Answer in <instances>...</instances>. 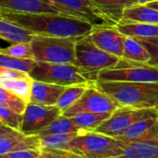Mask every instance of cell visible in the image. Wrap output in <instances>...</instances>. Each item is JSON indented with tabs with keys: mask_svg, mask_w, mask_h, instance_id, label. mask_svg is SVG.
<instances>
[{
	"mask_svg": "<svg viewBox=\"0 0 158 158\" xmlns=\"http://www.w3.org/2000/svg\"><path fill=\"white\" fill-rule=\"evenodd\" d=\"M0 19L35 35L81 38L89 35L94 29L89 22L60 13H29L0 9Z\"/></svg>",
	"mask_w": 158,
	"mask_h": 158,
	"instance_id": "cell-1",
	"label": "cell"
},
{
	"mask_svg": "<svg viewBox=\"0 0 158 158\" xmlns=\"http://www.w3.org/2000/svg\"><path fill=\"white\" fill-rule=\"evenodd\" d=\"M94 84L119 106L158 109V82L96 81Z\"/></svg>",
	"mask_w": 158,
	"mask_h": 158,
	"instance_id": "cell-2",
	"label": "cell"
},
{
	"mask_svg": "<svg viewBox=\"0 0 158 158\" xmlns=\"http://www.w3.org/2000/svg\"><path fill=\"white\" fill-rule=\"evenodd\" d=\"M34 81L60 84L64 86L86 84L92 85L97 81V73L85 70L74 64H56L35 62L29 72Z\"/></svg>",
	"mask_w": 158,
	"mask_h": 158,
	"instance_id": "cell-3",
	"label": "cell"
},
{
	"mask_svg": "<svg viewBox=\"0 0 158 158\" xmlns=\"http://www.w3.org/2000/svg\"><path fill=\"white\" fill-rule=\"evenodd\" d=\"M67 149L80 158H121L123 153L122 141L96 131L75 136Z\"/></svg>",
	"mask_w": 158,
	"mask_h": 158,
	"instance_id": "cell-4",
	"label": "cell"
},
{
	"mask_svg": "<svg viewBox=\"0 0 158 158\" xmlns=\"http://www.w3.org/2000/svg\"><path fill=\"white\" fill-rule=\"evenodd\" d=\"M79 39L34 35L30 42L33 60L35 62L74 64L75 46Z\"/></svg>",
	"mask_w": 158,
	"mask_h": 158,
	"instance_id": "cell-5",
	"label": "cell"
},
{
	"mask_svg": "<svg viewBox=\"0 0 158 158\" xmlns=\"http://www.w3.org/2000/svg\"><path fill=\"white\" fill-rule=\"evenodd\" d=\"M97 81L158 82V66L135 63L120 58L115 67L99 71Z\"/></svg>",
	"mask_w": 158,
	"mask_h": 158,
	"instance_id": "cell-6",
	"label": "cell"
},
{
	"mask_svg": "<svg viewBox=\"0 0 158 158\" xmlns=\"http://www.w3.org/2000/svg\"><path fill=\"white\" fill-rule=\"evenodd\" d=\"M119 59L95 45L89 35L80 38L76 43L74 65L85 70L98 74L101 70L115 67Z\"/></svg>",
	"mask_w": 158,
	"mask_h": 158,
	"instance_id": "cell-7",
	"label": "cell"
},
{
	"mask_svg": "<svg viewBox=\"0 0 158 158\" xmlns=\"http://www.w3.org/2000/svg\"><path fill=\"white\" fill-rule=\"evenodd\" d=\"M157 108H130L119 106L111 116L94 131L100 132L118 139L128 128L138 120L157 118Z\"/></svg>",
	"mask_w": 158,
	"mask_h": 158,
	"instance_id": "cell-8",
	"label": "cell"
},
{
	"mask_svg": "<svg viewBox=\"0 0 158 158\" xmlns=\"http://www.w3.org/2000/svg\"><path fill=\"white\" fill-rule=\"evenodd\" d=\"M63 15L73 17L92 24L94 28L116 26L91 0H47Z\"/></svg>",
	"mask_w": 158,
	"mask_h": 158,
	"instance_id": "cell-9",
	"label": "cell"
},
{
	"mask_svg": "<svg viewBox=\"0 0 158 158\" xmlns=\"http://www.w3.org/2000/svg\"><path fill=\"white\" fill-rule=\"evenodd\" d=\"M118 107L119 106L115 100L92 84L87 87L80 99L62 115L70 118L80 113L112 114Z\"/></svg>",
	"mask_w": 158,
	"mask_h": 158,
	"instance_id": "cell-10",
	"label": "cell"
},
{
	"mask_svg": "<svg viewBox=\"0 0 158 158\" xmlns=\"http://www.w3.org/2000/svg\"><path fill=\"white\" fill-rule=\"evenodd\" d=\"M60 115H62V111L56 106L28 103L22 113L19 131L25 135H37Z\"/></svg>",
	"mask_w": 158,
	"mask_h": 158,
	"instance_id": "cell-11",
	"label": "cell"
},
{
	"mask_svg": "<svg viewBox=\"0 0 158 158\" xmlns=\"http://www.w3.org/2000/svg\"><path fill=\"white\" fill-rule=\"evenodd\" d=\"M89 37L102 50L119 58L122 57L126 36L116 26L94 28L89 34Z\"/></svg>",
	"mask_w": 158,
	"mask_h": 158,
	"instance_id": "cell-12",
	"label": "cell"
},
{
	"mask_svg": "<svg viewBox=\"0 0 158 158\" xmlns=\"http://www.w3.org/2000/svg\"><path fill=\"white\" fill-rule=\"evenodd\" d=\"M67 86L32 80L30 102L44 106H56Z\"/></svg>",
	"mask_w": 158,
	"mask_h": 158,
	"instance_id": "cell-13",
	"label": "cell"
},
{
	"mask_svg": "<svg viewBox=\"0 0 158 158\" xmlns=\"http://www.w3.org/2000/svg\"><path fill=\"white\" fill-rule=\"evenodd\" d=\"M0 9L16 12L59 14L57 9L47 0H0Z\"/></svg>",
	"mask_w": 158,
	"mask_h": 158,
	"instance_id": "cell-14",
	"label": "cell"
},
{
	"mask_svg": "<svg viewBox=\"0 0 158 158\" xmlns=\"http://www.w3.org/2000/svg\"><path fill=\"white\" fill-rule=\"evenodd\" d=\"M40 138L37 135H25L20 131L0 136V157L12 151L24 148H39Z\"/></svg>",
	"mask_w": 158,
	"mask_h": 158,
	"instance_id": "cell-15",
	"label": "cell"
},
{
	"mask_svg": "<svg viewBox=\"0 0 158 158\" xmlns=\"http://www.w3.org/2000/svg\"><path fill=\"white\" fill-rule=\"evenodd\" d=\"M122 146L123 158H158V140L122 141Z\"/></svg>",
	"mask_w": 158,
	"mask_h": 158,
	"instance_id": "cell-16",
	"label": "cell"
},
{
	"mask_svg": "<svg viewBox=\"0 0 158 158\" xmlns=\"http://www.w3.org/2000/svg\"><path fill=\"white\" fill-rule=\"evenodd\" d=\"M119 22L158 24V10L147 5H133L124 10Z\"/></svg>",
	"mask_w": 158,
	"mask_h": 158,
	"instance_id": "cell-17",
	"label": "cell"
},
{
	"mask_svg": "<svg viewBox=\"0 0 158 158\" xmlns=\"http://www.w3.org/2000/svg\"><path fill=\"white\" fill-rule=\"evenodd\" d=\"M121 58L131 62L148 64L151 60V55L137 38L126 36Z\"/></svg>",
	"mask_w": 158,
	"mask_h": 158,
	"instance_id": "cell-18",
	"label": "cell"
},
{
	"mask_svg": "<svg viewBox=\"0 0 158 158\" xmlns=\"http://www.w3.org/2000/svg\"><path fill=\"white\" fill-rule=\"evenodd\" d=\"M116 28L125 36L135 38L158 37V24L142 22H119Z\"/></svg>",
	"mask_w": 158,
	"mask_h": 158,
	"instance_id": "cell-19",
	"label": "cell"
},
{
	"mask_svg": "<svg viewBox=\"0 0 158 158\" xmlns=\"http://www.w3.org/2000/svg\"><path fill=\"white\" fill-rule=\"evenodd\" d=\"M100 11L117 24L121 20L124 10L133 6L132 0H91Z\"/></svg>",
	"mask_w": 158,
	"mask_h": 158,
	"instance_id": "cell-20",
	"label": "cell"
},
{
	"mask_svg": "<svg viewBox=\"0 0 158 158\" xmlns=\"http://www.w3.org/2000/svg\"><path fill=\"white\" fill-rule=\"evenodd\" d=\"M86 131L77 125H75L70 118L65 117L63 115H60L58 118H56L49 126L42 130L40 132H38V137H44L48 135H54V134H67V133H77V134H84Z\"/></svg>",
	"mask_w": 158,
	"mask_h": 158,
	"instance_id": "cell-21",
	"label": "cell"
},
{
	"mask_svg": "<svg viewBox=\"0 0 158 158\" xmlns=\"http://www.w3.org/2000/svg\"><path fill=\"white\" fill-rule=\"evenodd\" d=\"M35 34L11 23L0 19V39L14 43H30Z\"/></svg>",
	"mask_w": 158,
	"mask_h": 158,
	"instance_id": "cell-22",
	"label": "cell"
},
{
	"mask_svg": "<svg viewBox=\"0 0 158 158\" xmlns=\"http://www.w3.org/2000/svg\"><path fill=\"white\" fill-rule=\"evenodd\" d=\"M158 120L157 118H149L138 120L128 128L118 139L121 141H138L146 138L151 129Z\"/></svg>",
	"mask_w": 158,
	"mask_h": 158,
	"instance_id": "cell-23",
	"label": "cell"
},
{
	"mask_svg": "<svg viewBox=\"0 0 158 158\" xmlns=\"http://www.w3.org/2000/svg\"><path fill=\"white\" fill-rule=\"evenodd\" d=\"M32 79H6L0 80V87L23 99L26 103L30 102Z\"/></svg>",
	"mask_w": 158,
	"mask_h": 158,
	"instance_id": "cell-24",
	"label": "cell"
},
{
	"mask_svg": "<svg viewBox=\"0 0 158 158\" xmlns=\"http://www.w3.org/2000/svg\"><path fill=\"white\" fill-rule=\"evenodd\" d=\"M111 114H96V113H80L70 117L72 122L86 131H94L105 120H106Z\"/></svg>",
	"mask_w": 158,
	"mask_h": 158,
	"instance_id": "cell-25",
	"label": "cell"
},
{
	"mask_svg": "<svg viewBox=\"0 0 158 158\" xmlns=\"http://www.w3.org/2000/svg\"><path fill=\"white\" fill-rule=\"evenodd\" d=\"M88 86L90 85L77 84L67 86L62 94L60 95V97L58 98L56 106H57L63 113L65 110H67L80 99V97L83 94Z\"/></svg>",
	"mask_w": 158,
	"mask_h": 158,
	"instance_id": "cell-26",
	"label": "cell"
},
{
	"mask_svg": "<svg viewBox=\"0 0 158 158\" xmlns=\"http://www.w3.org/2000/svg\"><path fill=\"white\" fill-rule=\"evenodd\" d=\"M80 135L77 133H67V134H54L40 138V150L41 152L51 150V149H67L69 141L75 136Z\"/></svg>",
	"mask_w": 158,
	"mask_h": 158,
	"instance_id": "cell-27",
	"label": "cell"
},
{
	"mask_svg": "<svg viewBox=\"0 0 158 158\" xmlns=\"http://www.w3.org/2000/svg\"><path fill=\"white\" fill-rule=\"evenodd\" d=\"M0 53L19 59H32L33 55L30 43H14L6 48H0Z\"/></svg>",
	"mask_w": 158,
	"mask_h": 158,
	"instance_id": "cell-28",
	"label": "cell"
},
{
	"mask_svg": "<svg viewBox=\"0 0 158 158\" xmlns=\"http://www.w3.org/2000/svg\"><path fill=\"white\" fill-rule=\"evenodd\" d=\"M27 104L28 103H26L23 99L18 97L17 95L0 87V105L1 106H6L19 114H22L26 108Z\"/></svg>",
	"mask_w": 158,
	"mask_h": 158,
	"instance_id": "cell-29",
	"label": "cell"
},
{
	"mask_svg": "<svg viewBox=\"0 0 158 158\" xmlns=\"http://www.w3.org/2000/svg\"><path fill=\"white\" fill-rule=\"evenodd\" d=\"M34 64L35 61L32 59H19L0 53V67L2 68L19 69L29 73Z\"/></svg>",
	"mask_w": 158,
	"mask_h": 158,
	"instance_id": "cell-30",
	"label": "cell"
},
{
	"mask_svg": "<svg viewBox=\"0 0 158 158\" xmlns=\"http://www.w3.org/2000/svg\"><path fill=\"white\" fill-rule=\"evenodd\" d=\"M0 121L2 124L19 131L22 121V114H19L6 106L0 105Z\"/></svg>",
	"mask_w": 158,
	"mask_h": 158,
	"instance_id": "cell-31",
	"label": "cell"
},
{
	"mask_svg": "<svg viewBox=\"0 0 158 158\" xmlns=\"http://www.w3.org/2000/svg\"><path fill=\"white\" fill-rule=\"evenodd\" d=\"M148 50L151 55L149 65L158 66V37L153 38H137Z\"/></svg>",
	"mask_w": 158,
	"mask_h": 158,
	"instance_id": "cell-32",
	"label": "cell"
},
{
	"mask_svg": "<svg viewBox=\"0 0 158 158\" xmlns=\"http://www.w3.org/2000/svg\"><path fill=\"white\" fill-rule=\"evenodd\" d=\"M41 150L37 148H24L7 153L1 158H41Z\"/></svg>",
	"mask_w": 158,
	"mask_h": 158,
	"instance_id": "cell-33",
	"label": "cell"
},
{
	"mask_svg": "<svg viewBox=\"0 0 158 158\" xmlns=\"http://www.w3.org/2000/svg\"><path fill=\"white\" fill-rule=\"evenodd\" d=\"M41 158H80L68 149H51L43 151Z\"/></svg>",
	"mask_w": 158,
	"mask_h": 158,
	"instance_id": "cell-34",
	"label": "cell"
},
{
	"mask_svg": "<svg viewBox=\"0 0 158 158\" xmlns=\"http://www.w3.org/2000/svg\"><path fill=\"white\" fill-rule=\"evenodd\" d=\"M29 73L13 69L2 68L0 67V80L6 79H29Z\"/></svg>",
	"mask_w": 158,
	"mask_h": 158,
	"instance_id": "cell-35",
	"label": "cell"
},
{
	"mask_svg": "<svg viewBox=\"0 0 158 158\" xmlns=\"http://www.w3.org/2000/svg\"><path fill=\"white\" fill-rule=\"evenodd\" d=\"M16 132H19L18 131L8 127V126H6L4 124H0V136L1 135H5V134H10V133H16Z\"/></svg>",
	"mask_w": 158,
	"mask_h": 158,
	"instance_id": "cell-36",
	"label": "cell"
},
{
	"mask_svg": "<svg viewBox=\"0 0 158 158\" xmlns=\"http://www.w3.org/2000/svg\"><path fill=\"white\" fill-rule=\"evenodd\" d=\"M134 5H146L150 2L157 1V0H132Z\"/></svg>",
	"mask_w": 158,
	"mask_h": 158,
	"instance_id": "cell-37",
	"label": "cell"
},
{
	"mask_svg": "<svg viewBox=\"0 0 158 158\" xmlns=\"http://www.w3.org/2000/svg\"><path fill=\"white\" fill-rule=\"evenodd\" d=\"M146 5L149 6H151V7H154V8H156V9L158 10V0L157 1H154V2H150V3H148Z\"/></svg>",
	"mask_w": 158,
	"mask_h": 158,
	"instance_id": "cell-38",
	"label": "cell"
},
{
	"mask_svg": "<svg viewBox=\"0 0 158 158\" xmlns=\"http://www.w3.org/2000/svg\"><path fill=\"white\" fill-rule=\"evenodd\" d=\"M0 124H2V122H1V121H0Z\"/></svg>",
	"mask_w": 158,
	"mask_h": 158,
	"instance_id": "cell-39",
	"label": "cell"
}]
</instances>
